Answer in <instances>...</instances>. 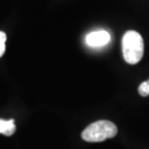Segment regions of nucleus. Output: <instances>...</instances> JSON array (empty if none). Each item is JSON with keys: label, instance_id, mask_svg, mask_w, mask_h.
Returning a JSON list of instances; mask_svg holds the SVG:
<instances>
[{"label": "nucleus", "instance_id": "nucleus-1", "mask_svg": "<svg viewBox=\"0 0 149 149\" xmlns=\"http://www.w3.org/2000/svg\"><path fill=\"white\" fill-rule=\"evenodd\" d=\"M122 52L124 60L128 64L139 63L144 52V43L141 35L134 30L127 31L122 38Z\"/></svg>", "mask_w": 149, "mask_h": 149}, {"label": "nucleus", "instance_id": "nucleus-2", "mask_svg": "<svg viewBox=\"0 0 149 149\" xmlns=\"http://www.w3.org/2000/svg\"><path fill=\"white\" fill-rule=\"evenodd\" d=\"M117 126L109 120H98L88 125L81 133L83 141L87 142H101L117 135Z\"/></svg>", "mask_w": 149, "mask_h": 149}, {"label": "nucleus", "instance_id": "nucleus-3", "mask_svg": "<svg viewBox=\"0 0 149 149\" xmlns=\"http://www.w3.org/2000/svg\"><path fill=\"white\" fill-rule=\"evenodd\" d=\"M111 42V34L106 30H97L89 33L85 37V43L91 47H100Z\"/></svg>", "mask_w": 149, "mask_h": 149}, {"label": "nucleus", "instance_id": "nucleus-4", "mask_svg": "<svg viewBox=\"0 0 149 149\" xmlns=\"http://www.w3.org/2000/svg\"><path fill=\"white\" fill-rule=\"evenodd\" d=\"M16 124H15L14 119H9L4 120L0 118V134L4 136H10L16 132Z\"/></svg>", "mask_w": 149, "mask_h": 149}, {"label": "nucleus", "instance_id": "nucleus-5", "mask_svg": "<svg viewBox=\"0 0 149 149\" xmlns=\"http://www.w3.org/2000/svg\"><path fill=\"white\" fill-rule=\"evenodd\" d=\"M6 39H7V37H6V34L4 33V32L0 31V57H1V56L4 54V52H5Z\"/></svg>", "mask_w": 149, "mask_h": 149}, {"label": "nucleus", "instance_id": "nucleus-6", "mask_svg": "<svg viewBox=\"0 0 149 149\" xmlns=\"http://www.w3.org/2000/svg\"><path fill=\"white\" fill-rule=\"evenodd\" d=\"M146 83H147V86H148V91H149V79L146 80Z\"/></svg>", "mask_w": 149, "mask_h": 149}]
</instances>
